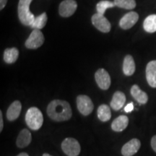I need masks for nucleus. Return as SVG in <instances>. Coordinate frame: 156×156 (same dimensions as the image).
Here are the masks:
<instances>
[{"label":"nucleus","mask_w":156,"mask_h":156,"mask_svg":"<svg viewBox=\"0 0 156 156\" xmlns=\"http://www.w3.org/2000/svg\"><path fill=\"white\" fill-rule=\"evenodd\" d=\"M141 147V142L136 138L129 140L123 145L122 154L123 156H132L137 153Z\"/></svg>","instance_id":"nucleus-10"},{"label":"nucleus","mask_w":156,"mask_h":156,"mask_svg":"<svg viewBox=\"0 0 156 156\" xmlns=\"http://www.w3.org/2000/svg\"><path fill=\"white\" fill-rule=\"evenodd\" d=\"M17 156H29V155L27 153H20L19 155H17Z\"/></svg>","instance_id":"nucleus-29"},{"label":"nucleus","mask_w":156,"mask_h":156,"mask_svg":"<svg viewBox=\"0 0 156 156\" xmlns=\"http://www.w3.org/2000/svg\"><path fill=\"white\" fill-rule=\"evenodd\" d=\"M77 8V4L75 0H64L60 4L59 15L62 17H69L72 16Z\"/></svg>","instance_id":"nucleus-9"},{"label":"nucleus","mask_w":156,"mask_h":156,"mask_svg":"<svg viewBox=\"0 0 156 156\" xmlns=\"http://www.w3.org/2000/svg\"><path fill=\"white\" fill-rule=\"evenodd\" d=\"M151 147L153 150L156 153V135H154L151 139Z\"/></svg>","instance_id":"nucleus-26"},{"label":"nucleus","mask_w":156,"mask_h":156,"mask_svg":"<svg viewBox=\"0 0 156 156\" xmlns=\"http://www.w3.org/2000/svg\"><path fill=\"white\" fill-rule=\"evenodd\" d=\"M97 114L99 120H101V122H108L112 118V112H111L110 108L106 104H102L98 107Z\"/></svg>","instance_id":"nucleus-20"},{"label":"nucleus","mask_w":156,"mask_h":156,"mask_svg":"<svg viewBox=\"0 0 156 156\" xmlns=\"http://www.w3.org/2000/svg\"><path fill=\"white\" fill-rule=\"evenodd\" d=\"M18 56L19 51L17 48H7L4 52V60L7 64L15 63Z\"/></svg>","instance_id":"nucleus-19"},{"label":"nucleus","mask_w":156,"mask_h":156,"mask_svg":"<svg viewBox=\"0 0 156 156\" xmlns=\"http://www.w3.org/2000/svg\"><path fill=\"white\" fill-rule=\"evenodd\" d=\"M132 96L140 104H146L148 101V95L145 92L142 90L137 85H134L130 90Z\"/></svg>","instance_id":"nucleus-16"},{"label":"nucleus","mask_w":156,"mask_h":156,"mask_svg":"<svg viewBox=\"0 0 156 156\" xmlns=\"http://www.w3.org/2000/svg\"><path fill=\"white\" fill-rule=\"evenodd\" d=\"M146 79L150 86L156 88V60L150 62L147 64Z\"/></svg>","instance_id":"nucleus-12"},{"label":"nucleus","mask_w":156,"mask_h":156,"mask_svg":"<svg viewBox=\"0 0 156 156\" xmlns=\"http://www.w3.org/2000/svg\"><path fill=\"white\" fill-rule=\"evenodd\" d=\"M116 7L126 9H133L136 7L135 0H114Z\"/></svg>","instance_id":"nucleus-23"},{"label":"nucleus","mask_w":156,"mask_h":156,"mask_svg":"<svg viewBox=\"0 0 156 156\" xmlns=\"http://www.w3.org/2000/svg\"><path fill=\"white\" fill-rule=\"evenodd\" d=\"M3 126H4V123H3V118H2V112H0V132L2 131Z\"/></svg>","instance_id":"nucleus-27"},{"label":"nucleus","mask_w":156,"mask_h":156,"mask_svg":"<svg viewBox=\"0 0 156 156\" xmlns=\"http://www.w3.org/2000/svg\"><path fill=\"white\" fill-rule=\"evenodd\" d=\"M32 141V135L31 133L26 129L20 132L16 140V145L19 148H24L28 146Z\"/></svg>","instance_id":"nucleus-15"},{"label":"nucleus","mask_w":156,"mask_h":156,"mask_svg":"<svg viewBox=\"0 0 156 156\" xmlns=\"http://www.w3.org/2000/svg\"><path fill=\"white\" fill-rule=\"evenodd\" d=\"M7 2V0H0V9H3L4 7H5Z\"/></svg>","instance_id":"nucleus-28"},{"label":"nucleus","mask_w":156,"mask_h":156,"mask_svg":"<svg viewBox=\"0 0 156 156\" xmlns=\"http://www.w3.org/2000/svg\"><path fill=\"white\" fill-rule=\"evenodd\" d=\"M44 43V36L41 31L38 29H34L30 36L26 40L25 46L30 49H36L42 46Z\"/></svg>","instance_id":"nucleus-6"},{"label":"nucleus","mask_w":156,"mask_h":156,"mask_svg":"<svg viewBox=\"0 0 156 156\" xmlns=\"http://www.w3.org/2000/svg\"><path fill=\"white\" fill-rule=\"evenodd\" d=\"M22 104L19 101H15L7 111V119L9 122H13L18 118L20 114Z\"/></svg>","instance_id":"nucleus-13"},{"label":"nucleus","mask_w":156,"mask_h":156,"mask_svg":"<svg viewBox=\"0 0 156 156\" xmlns=\"http://www.w3.org/2000/svg\"><path fill=\"white\" fill-rule=\"evenodd\" d=\"M47 20L48 17L46 13H42L41 15L35 17L34 23H33V24L31 25L30 27L34 29H38V30L44 28L46 24V23H47Z\"/></svg>","instance_id":"nucleus-22"},{"label":"nucleus","mask_w":156,"mask_h":156,"mask_svg":"<svg viewBox=\"0 0 156 156\" xmlns=\"http://www.w3.org/2000/svg\"><path fill=\"white\" fill-rule=\"evenodd\" d=\"M129 124V118L124 115H121L113 121L112 129L113 131L120 132L124 131Z\"/></svg>","instance_id":"nucleus-17"},{"label":"nucleus","mask_w":156,"mask_h":156,"mask_svg":"<svg viewBox=\"0 0 156 156\" xmlns=\"http://www.w3.org/2000/svg\"><path fill=\"white\" fill-rule=\"evenodd\" d=\"M135 63L131 55H126L123 62V73L126 76H132L135 72Z\"/></svg>","instance_id":"nucleus-18"},{"label":"nucleus","mask_w":156,"mask_h":156,"mask_svg":"<svg viewBox=\"0 0 156 156\" xmlns=\"http://www.w3.org/2000/svg\"><path fill=\"white\" fill-rule=\"evenodd\" d=\"M95 79L96 83L101 89L108 90L111 85V77L106 70L103 68L98 69L95 74Z\"/></svg>","instance_id":"nucleus-7"},{"label":"nucleus","mask_w":156,"mask_h":156,"mask_svg":"<svg viewBox=\"0 0 156 156\" xmlns=\"http://www.w3.org/2000/svg\"><path fill=\"white\" fill-rule=\"evenodd\" d=\"M47 115L55 122H64L71 119L72 108L67 101L56 99L51 101L47 106Z\"/></svg>","instance_id":"nucleus-1"},{"label":"nucleus","mask_w":156,"mask_h":156,"mask_svg":"<svg viewBox=\"0 0 156 156\" xmlns=\"http://www.w3.org/2000/svg\"><path fill=\"white\" fill-rule=\"evenodd\" d=\"M61 146L62 151L67 156H78L80 153V145L75 138H66L62 142Z\"/></svg>","instance_id":"nucleus-4"},{"label":"nucleus","mask_w":156,"mask_h":156,"mask_svg":"<svg viewBox=\"0 0 156 156\" xmlns=\"http://www.w3.org/2000/svg\"><path fill=\"white\" fill-rule=\"evenodd\" d=\"M92 23L93 25L103 33H108L111 30L112 25L109 21L104 17V15L95 13L92 17Z\"/></svg>","instance_id":"nucleus-8"},{"label":"nucleus","mask_w":156,"mask_h":156,"mask_svg":"<svg viewBox=\"0 0 156 156\" xmlns=\"http://www.w3.org/2000/svg\"><path fill=\"white\" fill-rule=\"evenodd\" d=\"M25 122L32 130H38L44 123L42 112L36 107H31L25 114Z\"/></svg>","instance_id":"nucleus-2"},{"label":"nucleus","mask_w":156,"mask_h":156,"mask_svg":"<svg viewBox=\"0 0 156 156\" xmlns=\"http://www.w3.org/2000/svg\"><path fill=\"white\" fill-rule=\"evenodd\" d=\"M115 4L113 2L107 1V0H103V1L99 2L96 5V9L97 12L99 14L103 15L107 9L112 8V7H115Z\"/></svg>","instance_id":"nucleus-24"},{"label":"nucleus","mask_w":156,"mask_h":156,"mask_svg":"<svg viewBox=\"0 0 156 156\" xmlns=\"http://www.w3.org/2000/svg\"><path fill=\"white\" fill-rule=\"evenodd\" d=\"M77 107L81 114L88 116L93 112L94 104L87 95H80L77 97Z\"/></svg>","instance_id":"nucleus-5"},{"label":"nucleus","mask_w":156,"mask_h":156,"mask_svg":"<svg viewBox=\"0 0 156 156\" xmlns=\"http://www.w3.org/2000/svg\"><path fill=\"white\" fill-rule=\"evenodd\" d=\"M126 102L125 94L122 91H116L113 95L110 106L115 111H119L124 106Z\"/></svg>","instance_id":"nucleus-14"},{"label":"nucleus","mask_w":156,"mask_h":156,"mask_svg":"<svg viewBox=\"0 0 156 156\" xmlns=\"http://www.w3.org/2000/svg\"><path fill=\"white\" fill-rule=\"evenodd\" d=\"M143 28L146 32L150 34L156 32V15H151L146 17L143 23Z\"/></svg>","instance_id":"nucleus-21"},{"label":"nucleus","mask_w":156,"mask_h":156,"mask_svg":"<svg viewBox=\"0 0 156 156\" xmlns=\"http://www.w3.org/2000/svg\"><path fill=\"white\" fill-rule=\"evenodd\" d=\"M33 0H20L18 4V17L22 24L31 26L34 23V15L30 11V5Z\"/></svg>","instance_id":"nucleus-3"},{"label":"nucleus","mask_w":156,"mask_h":156,"mask_svg":"<svg viewBox=\"0 0 156 156\" xmlns=\"http://www.w3.org/2000/svg\"><path fill=\"white\" fill-rule=\"evenodd\" d=\"M133 108H134L133 103L131 102L125 106V108H124V111H125V112H126V113H129V112H131L132 110H133Z\"/></svg>","instance_id":"nucleus-25"},{"label":"nucleus","mask_w":156,"mask_h":156,"mask_svg":"<svg viewBox=\"0 0 156 156\" xmlns=\"http://www.w3.org/2000/svg\"><path fill=\"white\" fill-rule=\"evenodd\" d=\"M43 156H52V155H49V154H48V153H44V155H43Z\"/></svg>","instance_id":"nucleus-30"},{"label":"nucleus","mask_w":156,"mask_h":156,"mask_svg":"<svg viewBox=\"0 0 156 156\" xmlns=\"http://www.w3.org/2000/svg\"><path fill=\"white\" fill-rule=\"evenodd\" d=\"M138 19H139V15L137 13L135 12H130L122 17V18L120 20L119 25L124 30H127L136 24Z\"/></svg>","instance_id":"nucleus-11"}]
</instances>
